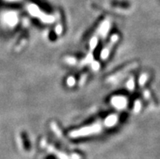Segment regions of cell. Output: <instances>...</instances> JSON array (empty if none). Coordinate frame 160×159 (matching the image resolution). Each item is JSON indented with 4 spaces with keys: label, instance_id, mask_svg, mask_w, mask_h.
Masks as SVG:
<instances>
[{
    "label": "cell",
    "instance_id": "obj_2",
    "mask_svg": "<svg viewBox=\"0 0 160 159\" xmlns=\"http://www.w3.org/2000/svg\"><path fill=\"white\" fill-rule=\"evenodd\" d=\"M118 41H119V35H112L109 42L105 46V47L102 50L101 54H100V58L102 60H107L108 59L110 54H111V51H112L114 46L117 43Z\"/></svg>",
    "mask_w": 160,
    "mask_h": 159
},
{
    "label": "cell",
    "instance_id": "obj_1",
    "mask_svg": "<svg viewBox=\"0 0 160 159\" xmlns=\"http://www.w3.org/2000/svg\"><path fill=\"white\" fill-rule=\"evenodd\" d=\"M120 119V116L117 114L108 115L102 120H99L94 123H92L90 126L82 127L79 130H76L71 133L72 137H80L83 135H89V134H93V133L99 132L102 129L108 128V127H113L118 123Z\"/></svg>",
    "mask_w": 160,
    "mask_h": 159
}]
</instances>
